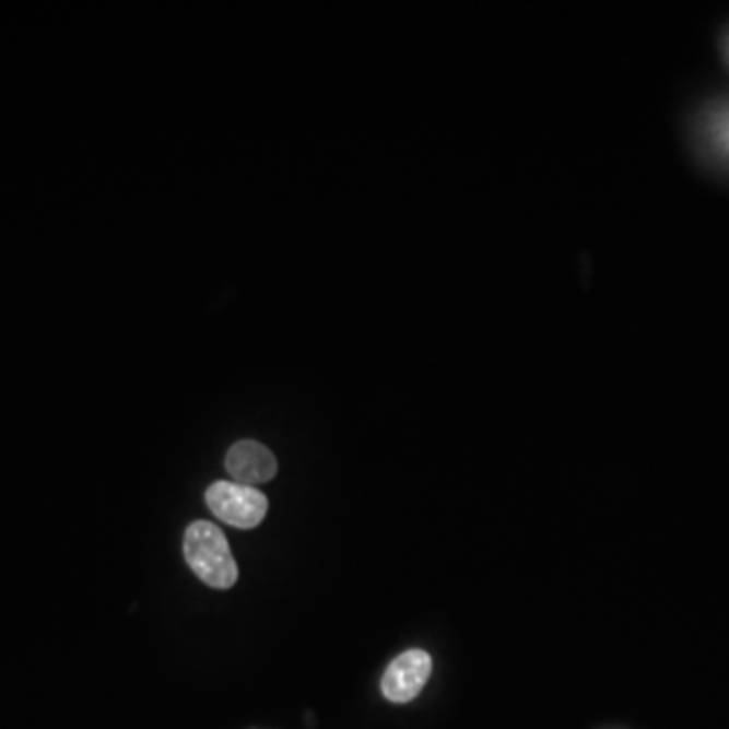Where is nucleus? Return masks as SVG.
Returning a JSON list of instances; mask_svg holds the SVG:
<instances>
[{
    "mask_svg": "<svg viewBox=\"0 0 729 729\" xmlns=\"http://www.w3.org/2000/svg\"><path fill=\"white\" fill-rule=\"evenodd\" d=\"M185 560L207 586L217 590L232 588L239 576L227 539L209 521H197L187 529Z\"/></svg>",
    "mask_w": 729,
    "mask_h": 729,
    "instance_id": "obj_1",
    "label": "nucleus"
},
{
    "mask_svg": "<svg viewBox=\"0 0 729 729\" xmlns=\"http://www.w3.org/2000/svg\"><path fill=\"white\" fill-rule=\"evenodd\" d=\"M207 505L223 524L254 529L268 513V498L258 489L239 482H213L207 489Z\"/></svg>",
    "mask_w": 729,
    "mask_h": 729,
    "instance_id": "obj_2",
    "label": "nucleus"
},
{
    "mask_svg": "<svg viewBox=\"0 0 729 729\" xmlns=\"http://www.w3.org/2000/svg\"><path fill=\"white\" fill-rule=\"evenodd\" d=\"M432 673V659L426 650L413 648L399 655L396 661L387 667L381 679V691L389 702L408 703L420 695V691Z\"/></svg>",
    "mask_w": 729,
    "mask_h": 729,
    "instance_id": "obj_3",
    "label": "nucleus"
},
{
    "mask_svg": "<svg viewBox=\"0 0 729 729\" xmlns=\"http://www.w3.org/2000/svg\"><path fill=\"white\" fill-rule=\"evenodd\" d=\"M225 467L239 484L272 481L278 472L275 458L263 444L254 440L237 442L225 458Z\"/></svg>",
    "mask_w": 729,
    "mask_h": 729,
    "instance_id": "obj_4",
    "label": "nucleus"
},
{
    "mask_svg": "<svg viewBox=\"0 0 729 729\" xmlns=\"http://www.w3.org/2000/svg\"><path fill=\"white\" fill-rule=\"evenodd\" d=\"M699 138L703 151L716 163L729 168V102L717 104L703 114Z\"/></svg>",
    "mask_w": 729,
    "mask_h": 729,
    "instance_id": "obj_5",
    "label": "nucleus"
}]
</instances>
